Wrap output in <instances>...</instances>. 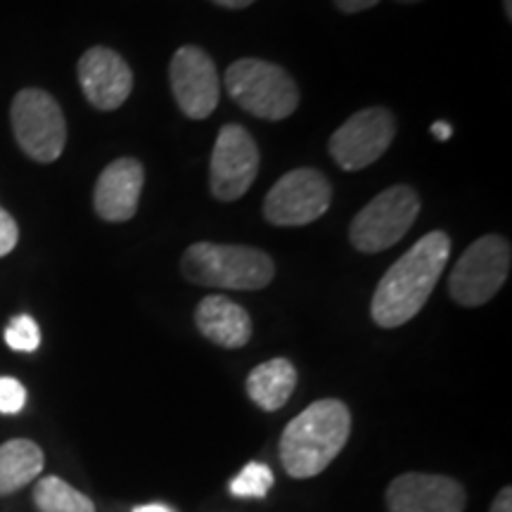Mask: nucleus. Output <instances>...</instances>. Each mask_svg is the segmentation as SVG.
Instances as JSON below:
<instances>
[{"label": "nucleus", "instance_id": "obj_1", "mask_svg": "<svg viewBox=\"0 0 512 512\" xmlns=\"http://www.w3.org/2000/svg\"><path fill=\"white\" fill-rule=\"evenodd\" d=\"M448 254L451 238L444 230H434L384 273L370 302V316L380 328H401L418 316L444 273Z\"/></svg>", "mask_w": 512, "mask_h": 512}, {"label": "nucleus", "instance_id": "obj_2", "mask_svg": "<svg viewBox=\"0 0 512 512\" xmlns=\"http://www.w3.org/2000/svg\"><path fill=\"white\" fill-rule=\"evenodd\" d=\"M351 434V411L339 399L313 401L287 422L280 437V463L294 479H311L325 472Z\"/></svg>", "mask_w": 512, "mask_h": 512}, {"label": "nucleus", "instance_id": "obj_3", "mask_svg": "<svg viewBox=\"0 0 512 512\" xmlns=\"http://www.w3.org/2000/svg\"><path fill=\"white\" fill-rule=\"evenodd\" d=\"M181 271L192 285L256 292L271 285L275 264L266 252L245 245L197 242L185 249Z\"/></svg>", "mask_w": 512, "mask_h": 512}, {"label": "nucleus", "instance_id": "obj_4", "mask_svg": "<svg viewBox=\"0 0 512 512\" xmlns=\"http://www.w3.org/2000/svg\"><path fill=\"white\" fill-rule=\"evenodd\" d=\"M226 88L242 110L259 119H287L299 107L297 83L280 64L266 60L245 57L230 64Z\"/></svg>", "mask_w": 512, "mask_h": 512}, {"label": "nucleus", "instance_id": "obj_5", "mask_svg": "<svg viewBox=\"0 0 512 512\" xmlns=\"http://www.w3.org/2000/svg\"><path fill=\"white\" fill-rule=\"evenodd\" d=\"M420 214V197L411 185H392L356 214L349 240L358 252L377 254L394 247L413 228Z\"/></svg>", "mask_w": 512, "mask_h": 512}, {"label": "nucleus", "instance_id": "obj_6", "mask_svg": "<svg viewBox=\"0 0 512 512\" xmlns=\"http://www.w3.org/2000/svg\"><path fill=\"white\" fill-rule=\"evenodd\" d=\"M510 242L501 235H484L465 249L453 266L448 290L460 306L475 309L489 304L510 273Z\"/></svg>", "mask_w": 512, "mask_h": 512}, {"label": "nucleus", "instance_id": "obj_7", "mask_svg": "<svg viewBox=\"0 0 512 512\" xmlns=\"http://www.w3.org/2000/svg\"><path fill=\"white\" fill-rule=\"evenodd\" d=\"M17 145L38 164H50L67 145V121L53 95L41 88H24L10 107Z\"/></svg>", "mask_w": 512, "mask_h": 512}, {"label": "nucleus", "instance_id": "obj_8", "mask_svg": "<svg viewBox=\"0 0 512 512\" xmlns=\"http://www.w3.org/2000/svg\"><path fill=\"white\" fill-rule=\"evenodd\" d=\"M332 202V185L318 169H294L268 190L264 216L283 228L309 226L318 221Z\"/></svg>", "mask_w": 512, "mask_h": 512}, {"label": "nucleus", "instance_id": "obj_9", "mask_svg": "<svg viewBox=\"0 0 512 512\" xmlns=\"http://www.w3.org/2000/svg\"><path fill=\"white\" fill-rule=\"evenodd\" d=\"M394 136V114L384 107H368L349 117L332 133L330 155L342 171H361L389 150Z\"/></svg>", "mask_w": 512, "mask_h": 512}, {"label": "nucleus", "instance_id": "obj_10", "mask_svg": "<svg viewBox=\"0 0 512 512\" xmlns=\"http://www.w3.org/2000/svg\"><path fill=\"white\" fill-rule=\"evenodd\" d=\"M259 174V147L245 126L226 124L211 152L209 185L219 202H235L252 188Z\"/></svg>", "mask_w": 512, "mask_h": 512}, {"label": "nucleus", "instance_id": "obj_11", "mask_svg": "<svg viewBox=\"0 0 512 512\" xmlns=\"http://www.w3.org/2000/svg\"><path fill=\"white\" fill-rule=\"evenodd\" d=\"M171 93L190 119H207L219 105V72L211 57L197 46H181L169 64Z\"/></svg>", "mask_w": 512, "mask_h": 512}, {"label": "nucleus", "instance_id": "obj_12", "mask_svg": "<svg viewBox=\"0 0 512 512\" xmlns=\"http://www.w3.org/2000/svg\"><path fill=\"white\" fill-rule=\"evenodd\" d=\"M465 486L432 472H406L387 489L389 512H465Z\"/></svg>", "mask_w": 512, "mask_h": 512}, {"label": "nucleus", "instance_id": "obj_13", "mask_svg": "<svg viewBox=\"0 0 512 512\" xmlns=\"http://www.w3.org/2000/svg\"><path fill=\"white\" fill-rule=\"evenodd\" d=\"M81 91L95 110L114 112L133 91V72L117 50L95 46L81 55L79 67Z\"/></svg>", "mask_w": 512, "mask_h": 512}, {"label": "nucleus", "instance_id": "obj_14", "mask_svg": "<svg viewBox=\"0 0 512 512\" xmlns=\"http://www.w3.org/2000/svg\"><path fill=\"white\" fill-rule=\"evenodd\" d=\"M145 185V169L138 159L121 157L107 164L93 190V207L102 221L124 223L138 211Z\"/></svg>", "mask_w": 512, "mask_h": 512}, {"label": "nucleus", "instance_id": "obj_15", "mask_svg": "<svg viewBox=\"0 0 512 512\" xmlns=\"http://www.w3.org/2000/svg\"><path fill=\"white\" fill-rule=\"evenodd\" d=\"M195 325L211 344L221 349H242L252 339L249 313L221 294H211L197 304Z\"/></svg>", "mask_w": 512, "mask_h": 512}, {"label": "nucleus", "instance_id": "obj_16", "mask_svg": "<svg viewBox=\"0 0 512 512\" xmlns=\"http://www.w3.org/2000/svg\"><path fill=\"white\" fill-rule=\"evenodd\" d=\"M297 387V368L287 358H271L256 366L247 377V396L261 411L275 413L290 401Z\"/></svg>", "mask_w": 512, "mask_h": 512}, {"label": "nucleus", "instance_id": "obj_17", "mask_svg": "<svg viewBox=\"0 0 512 512\" xmlns=\"http://www.w3.org/2000/svg\"><path fill=\"white\" fill-rule=\"evenodd\" d=\"M46 467V456L41 446L31 439H10L0 446V496H10L15 491L34 482Z\"/></svg>", "mask_w": 512, "mask_h": 512}, {"label": "nucleus", "instance_id": "obj_18", "mask_svg": "<svg viewBox=\"0 0 512 512\" xmlns=\"http://www.w3.org/2000/svg\"><path fill=\"white\" fill-rule=\"evenodd\" d=\"M34 503L38 512H95L91 498L53 475L38 479L34 486Z\"/></svg>", "mask_w": 512, "mask_h": 512}, {"label": "nucleus", "instance_id": "obj_19", "mask_svg": "<svg viewBox=\"0 0 512 512\" xmlns=\"http://www.w3.org/2000/svg\"><path fill=\"white\" fill-rule=\"evenodd\" d=\"M275 477L264 463H247L240 475L230 482V494L235 498H266L273 489Z\"/></svg>", "mask_w": 512, "mask_h": 512}, {"label": "nucleus", "instance_id": "obj_20", "mask_svg": "<svg viewBox=\"0 0 512 512\" xmlns=\"http://www.w3.org/2000/svg\"><path fill=\"white\" fill-rule=\"evenodd\" d=\"M5 344L19 354H31L41 347V328L27 313H19L5 328Z\"/></svg>", "mask_w": 512, "mask_h": 512}, {"label": "nucleus", "instance_id": "obj_21", "mask_svg": "<svg viewBox=\"0 0 512 512\" xmlns=\"http://www.w3.org/2000/svg\"><path fill=\"white\" fill-rule=\"evenodd\" d=\"M27 406V389L15 377H0V413L17 415Z\"/></svg>", "mask_w": 512, "mask_h": 512}, {"label": "nucleus", "instance_id": "obj_22", "mask_svg": "<svg viewBox=\"0 0 512 512\" xmlns=\"http://www.w3.org/2000/svg\"><path fill=\"white\" fill-rule=\"evenodd\" d=\"M17 240H19L17 221L12 219L8 211L0 207V259L8 256L12 249L17 247Z\"/></svg>", "mask_w": 512, "mask_h": 512}, {"label": "nucleus", "instance_id": "obj_23", "mask_svg": "<svg viewBox=\"0 0 512 512\" xmlns=\"http://www.w3.org/2000/svg\"><path fill=\"white\" fill-rule=\"evenodd\" d=\"M377 3H380V0H335L337 8L342 12H347V15H356V12L375 8Z\"/></svg>", "mask_w": 512, "mask_h": 512}, {"label": "nucleus", "instance_id": "obj_24", "mask_svg": "<svg viewBox=\"0 0 512 512\" xmlns=\"http://www.w3.org/2000/svg\"><path fill=\"white\" fill-rule=\"evenodd\" d=\"M491 512H512V489L510 486H503L498 491L494 503H491Z\"/></svg>", "mask_w": 512, "mask_h": 512}, {"label": "nucleus", "instance_id": "obj_25", "mask_svg": "<svg viewBox=\"0 0 512 512\" xmlns=\"http://www.w3.org/2000/svg\"><path fill=\"white\" fill-rule=\"evenodd\" d=\"M214 5H219V8H226V10H245L249 5H254L256 0H211Z\"/></svg>", "mask_w": 512, "mask_h": 512}, {"label": "nucleus", "instance_id": "obj_26", "mask_svg": "<svg viewBox=\"0 0 512 512\" xmlns=\"http://www.w3.org/2000/svg\"><path fill=\"white\" fill-rule=\"evenodd\" d=\"M432 136L437 140H448L453 136V128H451V124H446V121H434Z\"/></svg>", "mask_w": 512, "mask_h": 512}, {"label": "nucleus", "instance_id": "obj_27", "mask_svg": "<svg viewBox=\"0 0 512 512\" xmlns=\"http://www.w3.org/2000/svg\"><path fill=\"white\" fill-rule=\"evenodd\" d=\"M133 512H174L171 508H166L162 503H150V505H138Z\"/></svg>", "mask_w": 512, "mask_h": 512}, {"label": "nucleus", "instance_id": "obj_28", "mask_svg": "<svg viewBox=\"0 0 512 512\" xmlns=\"http://www.w3.org/2000/svg\"><path fill=\"white\" fill-rule=\"evenodd\" d=\"M505 3V17L512 19V0H503Z\"/></svg>", "mask_w": 512, "mask_h": 512}, {"label": "nucleus", "instance_id": "obj_29", "mask_svg": "<svg viewBox=\"0 0 512 512\" xmlns=\"http://www.w3.org/2000/svg\"><path fill=\"white\" fill-rule=\"evenodd\" d=\"M399 3H420V0H399Z\"/></svg>", "mask_w": 512, "mask_h": 512}]
</instances>
